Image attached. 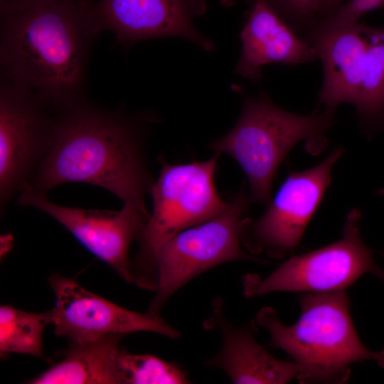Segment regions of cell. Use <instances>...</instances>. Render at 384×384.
Here are the masks:
<instances>
[{
  "label": "cell",
  "mask_w": 384,
  "mask_h": 384,
  "mask_svg": "<svg viewBox=\"0 0 384 384\" xmlns=\"http://www.w3.org/2000/svg\"><path fill=\"white\" fill-rule=\"evenodd\" d=\"M146 118L85 99L56 108L50 146L26 188L47 193L63 183H90L146 210L154 183L144 153Z\"/></svg>",
  "instance_id": "2"
},
{
  "label": "cell",
  "mask_w": 384,
  "mask_h": 384,
  "mask_svg": "<svg viewBox=\"0 0 384 384\" xmlns=\"http://www.w3.org/2000/svg\"><path fill=\"white\" fill-rule=\"evenodd\" d=\"M251 9L240 33L242 52L235 73L252 82L270 63L296 66L318 59L315 49L298 36L263 0H250Z\"/></svg>",
  "instance_id": "15"
},
{
  "label": "cell",
  "mask_w": 384,
  "mask_h": 384,
  "mask_svg": "<svg viewBox=\"0 0 384 384\" xmlns=\"http://www.w3.org/2000/svg\"><path fill=\"white\" fill-rule=\"evenodd\" d=\"M361 213L348 214L338 241L303 255L292 256L265 278L248 273L242 279L247 298L273 292H331L345 291L361 276L370 273L384 282V270L363 242Z\"/></svg>",
  "instance_id": "7"
},
{
  "label": "cell",
  "mask_w": 384,
  "mask_h": 384,
  "mask_svg": "<svg viewBox=\"0 0 384 384\" xmlns=\"http://www.w3.org/2000/svg\"><path fill=\"white\" fill-rule=\"evenodd\" d=\"M12 0H0V3H4V2H8V1H11Z\"/></svg>",
  "instance_id": "24"
},
{
  "label": "cell",
  "mask_w": 384,
  "mask_h": 384,
  "mask_svg": "<svg viewBox=\"0 0 384 384\" xmlns=\"http://www.w3.org/2000/svg\"><path fill=\"white\" fill-rule=\"evenodd\" d=\"M298 302L301 315L291 326L284 325L270 306L257 312L255 322L268 330L269 345L299 366L300 383H344L351 364L378 361L380 352L368 349L356 331L345 291L304 294Z\"/></svg>",
  "instance_id": "3"
},
{
  "label": "cell",
  "mask_w": 384,
  "mask_h": 384,
  "mask_svg": "<svg viewBox=\"0 0 384 384\" xmlns=\"http://www.w3.org/2000/svg\"><path fill=\"white\" fill-rule=\"evenodd\" d=\"M342 154L343 149L337 148L316 166L291 173L261 218L242 220L240 236L243 245L252 253L265 252L274 259L294 252L330 183L331 169Z\"/></svg>",
  "instance_id": "10"
},
{
  "label": "cell",
  "mask_w": 384,
  "mask_h": 384,
  "mask_svg": "<svg viewBox=\"0 0 384 384\" xmlns=\"http://www.w3.org/2000/svg\"><path fill=\"white\" fill-rule=\"evenodd\" d=\"M125 336L115 334L90 341H70L60 362L26 383L122 384L119 344Z\"/></svg>",
  "instance_id": "16"
},
{
  "label": "cell",
  "mask_w": 384,
  "mask_h": 384,
  "mask_svg": "<svg viewBox=\"0 0 384 384\" xmlns=\"http://www.w3.org/2000/svg\"><path fill=\"white\" fill-rule=\"evenodd\" d=\"M376 9H384V0H349L331 16L343 21H358L367 13Z\"/></svg>",
  "instance_id": "20"
},
{
  "label": "cell",
  "mask_w": 384,
  "mask_h": 384,
  "mask_svg": "<svg viewBox=\"0 0 384 384\" xmlns=\"http://www.w3.org/2000/svg\"><path fill=\"white\" fill-rule=\"evenodd\" d=\"M16 203L33 207L53 218L122 279L134 284L129 247L149 218L147 210L132 203H124L117 211L70 208L58 205L46 193L30 188L19 193Z\"/></svg>",
  "instance_id": "11"
},
{
  "label": "cell",
  "mask_w": 384,
  "mask_h": 384,
  "mask_svg": "<svg viewBox=\"0 0 384 384\" xmlns=\"http://www.w3.org/2000/svg\"><path fill=\"white\" fill-rule=\"evenodd\" d=\"M64 1H74V0H64Z\"/></svg>",
  "instance_id": "25"
},
{
  "label": "cell",
  "mask_w": 384,
  "mask_h": 384,
  "mask_svg": "<svg viewBox=\"0 0 384 384\" xmlns=\"http://www.w3.org/2000/svg\"><path fill=\"white\" fill-rule=\"evenodd\" d=\"M220 153L210 159L186 164H164L150 193L153 211L140 233L132 262L134 284L156 290V258L162 245L178 233L223 213L229 203L220 199L214 174Z\"/></svg>",
  "instance_id": "5"
},
{
  "label": "cell",
  "mask_w": 384,
  "mask_h": 384,
  "mask_svg": "<svg viewBox=\"0 0 384 384\" xmlns=\"http://www.w3.org/2000/svg\"><path fill=\"white\" fill-rule=\"evenodd\" d=\"M55 108L38 95L1 78L0 206L28 185L50 146Z\"/></svg>",
  "instance_id": "9"
},
{
  "label": "cell",
  "mask_w": 384,
  "mask_h": 384,
  "mask_svg": "<svg viewBox=\"0 0 384 384\" xmlns=\"http://www.w3.org/2000/svg\"><path fill=\"white\" fill-rule=\"evenodd\" d=\"M204 9L203 0H99L95 3L100 31H112L125 46L149 38L178 37L210 51L213 43L193 23Z\"/></svg>",
  "instance_id": "13"
},
{
  "label": "cell",
  "mask_w": 384,
  "mask_h": 384,
  "mask_svg": "<svg viewBox=\"0 0 384 384\" xmlns=\"http://www.w3.org/2000/svg\"><path fill=\"white\" fill-rule=\"evenodd\" d=\"M246 206L245 192L240 191L223 213L178 233L162 245L156 258V293L148 312L160 315L176 292L219 265L237 260L267 263L240 246V227Z\"/></svg>",
  "instance_id": "6"
},
{
  "label": "cell",
  "mask_w": 384,
  "mask_h": 384,
  "mask_svg": "<svg viewBox=\"0 0 384 384\" xmlns=\"http://www.w3.org/2000/svg\"><path fill=\"white\" fill-rule=\"evenodd\" d=\"M235 89L243 99L241 114L233 128L209 147L232 156L247 177L250 201L266 203L276 171L288 152L302 140L324 146L326 132L336 123V109L298 114L279 107L265 92L252 97L238 85Z\"/></svg>",
  "instance_id": "4"
},
{
  "label": "cell",
  "mask_w": 384,
  "mask_h": 384,
  "mask_svg": "<svg viewBox=\"0 0 384 384\" xmlns=\"http://www.w3.org/2000/svg\"><path fill=\"white\" fill-rule=\"evenodd\" d=\"M300 37L321 20V0H263Z\"/></svg>",
  "instance_id": "19"
},
{
  "label": "cell",
  "mask_w": 384,
  "mask_h": 384,
  "mask_svg": "<svg viewBox=\"0 0 384 384\" xmlns=\"http://www.w3.org/2000/svg\"><path fill=\"white\" fill-rule=\"evenodd\" d=\"M48 282L56 301L51 309L55 334L70 341L139 331L152 332L172 339L181 336L160 315L127 309L89 292L73 279L53 274Z\"/></svg>",
  "instance_id": "12"
},
{
  "label": "cell",
  "mask_w": 384,
  "mask_h": 384,
  "mask_svg": "<svg viewBox=\"0 0 384 384\" xmlns=\"http://www.w3.org/2000/svg\"><path fill=\"white\" fill-rule=\"evenodd\" d=\"M326 78L334 99L355 107L364 132L384 131V28L343 31L329 49Z\"/></svg>",
  "instance_id": "8"
},
{
  "label": "cell",
  "mask_w": 384,
  "mask_h": 384,
  "mask_svg": "<svg viewBox=\"0 0 384 384\" xmlns=\"http://www.w3.org/2000/svg\"><path fill=\"white\" fill-rule=\"evenodd\" d=\"M223 300L214 298L211 313L203 322L206 330L218 329L222 336L220 351L204 365L224 371L233 383L284 384L297 378L299 366L273 356L255 338V321L236 326L225 316Z\"/></svg>",
  "instance_id": "14"
},
{
  "label": "cell",
  "mask_w": 384,
  "mask_h": 384,
  "mask_svg": "<svg viewBox=\"0 0 384 384\" xmlns=\"http://www.w3.org/2000/svg\"><path fill=\"white\" fill-rule=\"evenodd\" d=\"M52 324L51 309L28 312L9 305L0 307V354L23 353L43 357V335Z\"/></svg>",
  "instance_id": "17"
},
{
  "label": "cell",
  "mask_w": 384,
  "mask_h": 384,
  "mask_svg": "<svg viewBox=\"0 0 384 384\" xmlns=\"http://www.w3.org/2000/svg\"><path fill=\"white\" fill-rule=\"evenodd\" d=\"M343 0H321V20L332 16L343 4Z\"/></svg>",
  "instance_id": "21"
},
{
  "label": "cell",
  "mask_w": 384,
  "mask_h": 384,
  "mask_svg": "<svg viewBox=\"0 0 384 384\" xmlns=\"http://www.w3.org/2000/svg\"><path fill=\"white\" fill-rule=\"evenodd\" d=\"M122 384H186L188 375L178 364L150 354H134L120 349Z\"/></svg>",
  "instance_id": "18"
},
{
  "label": "cell",
  "mask_w": 384,
  "mask_h": 384,
  "mask_svg": "<svg viewBox=\"0 0 384 384\" xmlns=\"http://www.w3.org/2000/svg\"><path fill=\"white\" fill-rule=\"evenodd\" d=\"M92 0L0 3L1 76L55 108L80 100L94 38Z\"/></svg>",
  "instance_id": "1"
},
{
  "label": "cell",
  "mask_w": 384,
  "mask_h": 384,
  "mask_svg": "<svg viewBox=\"0 0 384 384\" xmlns=\"http://www.w3.org/2000/svg\"><path fill=\"white\" fill-rule=\"evenodd\" d=\"M379 193L384 196V188L380 190Z\"/></svg>",
  "instance_id": "23"
},
{
  "label": "cell",
  "mask_w": 384,
  "mask_h": 384,
  "mask_svg": "<svg viewBox=\"0 0 384 384\" xmlns=\"http://www.w3.org/2000/svg\"><path fill=\"white\" fill-rule=\"evenodd\" d=\"M221 5L225 7H230L235 4V0H218Z\"/></svg>",
  "instance_id": "22"
}]
</instances>
